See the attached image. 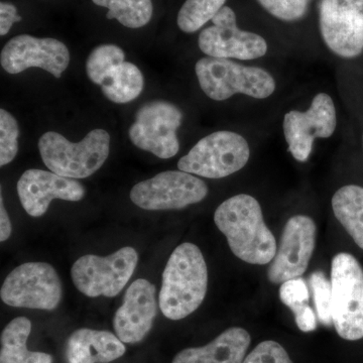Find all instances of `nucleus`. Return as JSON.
Listing matches in <instances>:
<instances>
[{
    "mask_svg": "<svg viewBox=\"0 0 363 363\" xmlns=\"http://www.w3.org/2000/svg\"><path fill=\"white\" fill-rule=\"evenodd\" d=\"M214 221L236 257L250 264H271L278 245L255 198L247 194L229 198L217 208Z\"/></svg>",
    "mask_w": 363,
    "mask_h": 363,
    "instance_id": "1",
    "label": "nucleus"
},
{
    "mask_svg": "<svg viewBox=\"0 0 363 363\" xmlns=\"http://www.w3.org/2000/svg\"><path fill=\"white\" fill-rule=\"evenodd\" d=\"M208 271L201 250L185 242L174 250L162 274L159 305L164 317L181 320L201 306L207 293Z\"/></svg>",
    "mask_w": 363,
    "mask_h": 363,
    "instance_id": "2",
    "label": "nucleus"
},
{
    "mask_svg": "<svg viewBox=\"0 0 363 363\" xmlns=\"http://www.w3.org/2000/svg\"><path fill=\"white\" fill-rule=\"evenodd\" d=\"M38 147L48 169L76 180L88 178L104 166L111 150V136L106 130L96 128L74 143L58 133L49 131L40 136Z\"/></svg>",
    "mask_w": 363,
    "mask_h": 363,
    "instance_id": "3",
    "label": "nucleus"
},
{
    "mask_svg": "<svg viewBox=\"0 0 363 363\" xmlns=\"http://www.w3.org/2000/svg\"><path fill=\"white\" fill-rule=\"evenodd\" d=\"M195 72L203 92L215 101L235 94L266 99L277 87L274 77L264 69L241 65L230 59L205 57L196 63Z\"/></svg>",
    "mask_w": 363,
    "mask_h": 363,
    "instance_id": "4",
    "label": "nucleus"
},
{
    "mask_svg": "<svg viewBox=\"0 0 363 363\" xmlns=\"http://www.w3.org/2000/svg\"><path fill=\"white\" fill-rule=\"evenodd\" d=\"M332 321L345 340L363 338V271L350 253L334 257L331 267Z\"/></svg>",
    "mask_w": 363,
    "mask_h": 363,
    "instance_id": "5",
    "label": "nucleus"
},
{
    "mask_svg": "<svg viewBox=\"0 0 363 363\" xmlns=\"http://www.w3.org/2000/svg\"><path fill=\"white\" fill-rule=\"evenodd\" d=\"M250 150L242 135L220 130L201 138L178 162L180 171L208 179L225 178L245 168Z\"/></svg>",
    "mask_w": 363,
    "mask_h": 363,
    "instance_id": "6",
    "label": "nucleus"
},
{
    "mask_svg": "<svg viewBox=\"0 0 363 363\" xmlns=\"http://www.w3.org/2000/svg\"><path fill=\"white\" fill-rule=\"evenodd\" d=\"M135 248L123 247L109 257L87 255L74 262L71 277L74 285L90 298H113L123 290L138 264Z\"/></svg>",
    "mask_w": 363,
    "mask_h": 363,
    "instance_id": "7",
    "label": "nucleus"
},
{
    "mask_svg": "<svg viewBox=\"0 0 363 363\" xmlns=\"http://www.w3.org/2000/svg\"><path fill=\"white\" fill-rule=\"evenodd\" d=\"M0 296L11 307L51 311L61 302V279L51 264L26 262L6 277Z\"/></svg>",
    "mask_w": 363,
    "mask_h": 363,
    "instance_id": "8",
    "label": "nucleus"
},
{
    "mask_svg": "<svg viewBox=\"0 0 363 363\" xmlns=\"http://www.w3.org/2000/svg\"><path fill=\"white\" fill-rule=\"evenodd\" d=\"M182 121L183 113L175 104L162 100L149 102L138 109L128 135L138 149L160 159H171L180 150L177 130Z\"/></svg>",
    "mask_w": 363,
    "mask_h": 363,
    "instance_id": "9",
    "label": "nucleus"
},
{
    "mask_svg": "<svg viewBox=\"0 0 363 363\" xmlns=\"http://www.w3.org/2000/svg\"><path fill=\"white\" fill-rule=\"evenodd\" d=\"M208 194L204 181L183 171H166L140 182L130 191V199L145 210L182 209L201 202Z\"/></svg>",
    "mask_w": 363,
    "mask_h": 363,
    "instance_id": "10",
    "label": "nucleus"
},
{
    "mask_svg": "<svg viewBox=\"0 0 363 363\" xmlns=\"http://www.w3.org/2000/svg\"><path fill=\"white\" fill-rule=\"evenodd\" d=\"M319 26L332 52L357 58L363 52V0H321Z\"/></svg>",
    "mask_w": 363,
    "mask_h": 363,
    "instance_id": "11",
    "label": "nucleus"
},
{
    "mask_svg": "<svg viewBox=\"0 0 363 363\" xmlns=\"http://www.w3.org/2000/svg\"><path fill=\"white\" fill-rule=\"evenodd\" d=\"M203 30L198 39L200 50L208 57L250 61L266 56L267 40L257 33L238 28L236 14L229 6L222 7Z\"/></svg>",
    "mask_w": 363,
    "mask_h": 363,
    "instance_id": "12",
    "label": "nucleus"
},
{
    "mask_svg": "<svg viewBox=\"0 0 363 363\" xmlns=\"http://www.w3.org/2000/svg\"><path fill=\"white\" fill-rule=\"evenodd\" d=\"M337 125L335 105L330 95L319 93L307 111H293L284 118V135L289 152L298 162L309 159L316 138H328Z\"/></svg>",
    "mask_w": 363,
    "mask_h": 363,
    "instance_id": "13",
    "label": "nucleus"
},
{
    "mask_svg": "<svg viewBox=\"0 0 363 363\" xmlns=\"http://www.w3.org/2000/svg\"><path fill=\"white\" fill-rule=\"evenodd\" d=\"M317 227L305 215H296L286 222L276 255L267 269L272 284L300 278L309 267L316 245Z\"/></svg>",
    "mask_w": 363,
    "mask_h": 363,
    "instance_id": "14",
    "label": "nucleus"
},
{
    "mask_svg": "<svg viewBox=\"0 0 363 363\" xmlns=\"http://www.w3.org/2000/svg\"><path fill=\"white\" fill-rule=\"evenodd\" d=\"M0 63L7 73L13 75L37 67L54 77L61 78L70 63V52L59 40L20 35L4 45Z\"/></svg>",
    "mask_w": 363,
    "mask_h": 363,
    "instance_id": "15",
    "label": "nucleus"
},
{
    "mask_svg": "<svg viewBox=\"0 0 363 363\" xmlns=\"http://www.w3.org/2000/svg\"><path fill=\"white\" fill-rule=\"evenodd\" d=\"M18 194L26 213L43 216L54 199L78 202L85 196V189L75 179L65 178L43 169L26 171L18 182Z\"/></svg>",
    "mask_w": 363,
    "mask_h": 363,
    "instance_id": "16",
    "label": "nucleus"
},
{
    "mask_svg": "<svg viewBox=\"0 0 363 363\" xmlns=\"http://www.w3.org/2000/svg\"><path fill=\"white\" fill-rule=\"evenodd\" d=\"M156 286L147 279L133 281L113 319L116 336L123 343H138L149 333L157 316Z\"/></svg>",
    "mask_w": 363,
    "mask_h": 363,
    "instance_id": "17",
    "label": "nucleus"
},
{
    "mask_svg": "<svg viewBox=\"0 0 363 363\" xmlns=\"http://www.w3.org/2000/svg\"><path fill=\"white\" fill-rule=\"evenodd\" d=\"M250 341L245 329L233 327L207 345L182 350L172 363H242Z\"/></svg>",
    "mask_w": 363,
    "mask_h": 363,
    "instance_id": "18",
    "label": "nucleus"
},
{
    "mask_svg": "<svg viewBox=\"0 0 363 363\" xmlns=\"http://www.w3.org/2000/svg\"><path fill=\"white\" fill-rule=\"evenodd\" d=\"M125 353V346L108 331L79 329L68 339L69 363H109Z\"/></svg>",
    "mask_w": 363,
    "mask_h": 363,
    "instance_id": "19",
    "label": "nucleus"
},
{
    "mask_svg": "<svg viewBox=\"0 0 363 363\" xmlns=\"http://www.w3.org/2000/svg\"><path fill=\"white\" fill-rule=\"evenodd\" d=\"M32 331V323L26 317L11 321L1 333L0 363H52V357L44 352H35L26 347Z\"/></svg>",
    "mask_w": 363,
    "mask_h": 363,
    "instance_id": "20",
    "label": "nucleus"
},
{
    "mask_svg": "<svg viewBox=\"0 0 363 363\" xmlns=\"http://www.w3.org/2000/svg\"><path fill=\"white\" fill-rule=\"evenodd\" d=\"M332 208L336 219L363 250V188L348 185L339 189L332 198Z\"/></svg>",
    "mask_w": 363,
    "mask_h": 363,
    "instance_id": "21",
    "label": "nucleus"
},
{
    "mask_svg": "<svg viewBox=\"0 0 363 363\" xmlns=\"http://www.w3.org/2000/svg\"><path fill=\"white\" fill-rule=\"evenodd\" d=\"M143 85L145 80L142 71L135 64L124 62L101 85V91L111 102L125 104L142 94Z\"/></svg>",
    "mask_w": 363,
    "mask_h": 363,
    "instance_id": "22",
    "label": "nucleus"
},
{
    "mask_svg": "<svg viewBox=\"0 0 363 363\" xmlns=\"http://www.w3.org/2000/svg\"><path fill=\"white\" fill-rule=\"evenodd\" d=\"M279 298L292 310L301 331L312 332L317 328V317L309 306V289L304 279L296 278L281 284Z\"/></svg>",
    "mask_w": 363,
    "mask_h": 363,
    "instance_id": "23",
    "label": "nucleus"
},
{
    "mask_svg": "<svg viewBox=\"0 0 363 363\" xmlns=\"http://www.w3.org/2000/svg\"><path fill=\"white\" fill-rule=\"evenodd\" d=\"M98 6L108 9V20H116L128 28H140L152 20V0H92Z\"/></svg>",
    "mask_w": 363,
    "mask_h": 363,
    "instance_id": "24",
    "label": "nucleus"
},
{
    "mask_svg": "<svg viewBox=\"0 0 363 363\" xmlns=\"http://www.w3.org/2000/svg\"><path fill=\"white\" fill-rule=\"evenodd\" d=\"M225 2L226 0H186L177 18L179 28L186 33L198 32L225 6Z\"/></svg>",
    "mask_w": 363,
    "mask_h": 363,
    "instance_id": "25",
    "label": "nucleus"
},
{
    "mask_svg": "<svg viewBox=\"0 0 363 363\" xmlns=\"http://www.w3.org/2000/svg\"><path fill=\"white\" fill-rule=\"evenodd\" d=\"M123 50L116 45H101L95 48L87 61L86 73L91 82L102 85L117 67L124 63Z\"/></svg>",
    "mask_w": 363,
    "mask_h": 363,
    "instance_id": "26",
    "label": "nucleus"
},
{
    "mask_svg": "<svg viewBox=\"0 0 363 363\" xmlns=\"http://www.w3.org/2000/svg\"><path fill=\"white\" fill-rule=\"evenodd\" d=\"M20 128L9 111H0V166L13 162L18 152Z\"/></svg>",
    "mask_w": 363,
    "mask_h": 363,
    "instance_id": "27",
    "label": "nucleus"
},
{
    "mask_svg": "<svg viewBox=\"0 0 363 363\" xmlns=\"http://www.w3.org/2000/svg\"><path fill=\"white\" fill-rule=\"evenodd\" d=\"M318 318L322 324L329 326L332 321V286L323 272H313L310 277Z\"/></svg>",
    "mask_w": 363,
    "mask_h": 363,
    "instance_id": "28",
    "label": "nucleus"
},
{
    "mask_svg": "<svg viewBox=\"0 0 363 363\" xmlns=\"http://www.w3.org/2000/svg\"><path fill=\"white\" fill-rule=\"evenodd\" d=\"M260 6L274 18L284 21H296L304 18L310 0H257Z\"/></svg>",
    "mask_w": 363,
    "mask_h": 363,
    "instance_id": "29",
    "label": "nucleus"
},
{
    "mask_svg": "<svg viewBox=\"0 0 363 363\" xmlns=\"http://www.w3.org/2000/svg\"><path fill=\"white\" fill-rule=\"evenodd\" d=\"M242 363H293L285 348L276 341L260 342Z\"/></svg>",
    "mask_w": 363,
    "mask_h": 363,
    "instance_id": "30",
    "label": "nucleus"
},
{
    "mask_svg": "<svg viewBox=\"0 0 363 363\" xmlns=\"http://www.w3.org/2000/svg\"><path fill=\"white\" fill-rule=\"evenodd\" d=\"M21 21L18 9L11 2L2 1L0 4V35H7L13 28V23Z\"/></svg>",
    "mask_w": 363,
    "mask_h": 363,
    "instance_id": "31",
    "label": "nucleus"
},
{
    "mask_svg": "<svg viewBox=\"0 0 363 363\" xmlns=\"http://www.w3.org/2000/svg\"><path fill=\"white\" fill-rule=\"evenodd\" d=\"M0 200H1V202H0V241L4 242V241L9 240V236H11V222L9 214H7L6 207H4L2 196Z\"/></svg>",
    "mask_w": 363,
    "mask_h": 363,
    "instance_id": "32",
    "label": "nucleus"
}]
</instances>
